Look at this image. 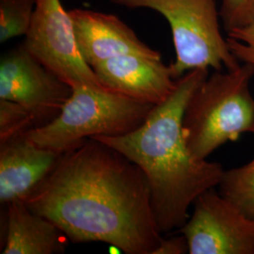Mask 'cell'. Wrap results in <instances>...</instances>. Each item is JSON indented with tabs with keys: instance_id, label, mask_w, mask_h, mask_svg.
Listing matches in <instances>:
<instances>
[{
	"instance_id": "6",
	"label": "cell",
	"mask_w": 254,
	"mask_h": 254,
	"mask_svg": "<svg viewBox=\"0 0 254 254\" xmlns=\"http://www.w3.org/2000/svg\"><path fill=\"white\" fill-rule=\"evenodd\" d=\"M24 45L72 88L79 84L103 86L82 57L73 19L61 0H36Z\"/></svg>"
},
{
	"instance_id": "11",
	"label": "cell",
	"mask_w": 254,
	"mask_h": 254,
	"mask_svg": "<svg viewBox=\"0 0 254 254\" xmlns=\"http://www.w3.org/2000/svg\"><path fill=\"white\" fill-rule=\"evenodd\" d=\"M61 154L32 143L25 135L0 144V202L24 200L54 169Z\"/></svg>"
},
{
	"instance_id": "3",
	"label": "cell",
	"mask_w": 254,
	"mask_h": 254,
	"mask_svg": "<svg viewBox=\"0 0 254 254\" xmlns=\"http://www.w3.org/2000/svg\"><path fill=\"white\" fill-rule=\"evenodd\" d=\"M254 67L208 75L192 94L183 117L186 143L198 159H206L218 147L236 141L254 127V98L250 84Z\"/></svg>"
},
{
	"instance_id": "8",
	"label": "cell",
	"mask_w": 254,
	"mask_h": 254,
	"mask_svg": "<svg viewBox=\"0 0 254 254\" xmlns=\"http://www.w3.org/2000/svg\"><path fill=\"white\" fill-rule=\"evenodd\" d=\"M180 233L190 254H254V219L215 189L202 193Z\"/></svg>"
},
{
	"instance_id": "12",
	"label": "cell",
	"mask_w": 254,
	"mask_h": 254,
	"mask_svg": "<svg viewBox=\"0 0 254 254\" xmlns=\"http://www.w3.org/2000/svg\"><path fill=\"white\" fill-rule=\"evenodd\" d=\"M5 236L2 254H62L70 243L53 221L27 206L23 200L5 204Z\"/></svg>"
},
{
	"instance_id": "16",
	"label": "cell",
	"mask_w": 254,
	"mask_h": 254,
	"mask_svg": "<svg viewBox=\"0 0 254 254\" xmlns=\"http://www.w3.org/2000/svg\"><path fill=\"white\" fill-rule=\"evenodd\" d=\"M222 27L229 32L254 20V0H219Z\"/></svg>"
},
{
	"instance_id": "1",
	"label": "cell",
	"mask_w": 254,
	"mask_h": 254,
	"mask_svg": "<svg viewBox=\"0 0 254 254\" xmlns=\"http://www.w3.org/2000/svg\"><path fill=\"white\" fill-rule=\"evenodd\" d=\"M24 201L73 244L101 242L126 254H153L162 240L144 173L95 138L62 154Z\"/></svg>"
},
{
	"instance_id": "13",
	"label": "cell",
	"mask_w": 254,
	"mask_h": 254,
	"mask_svg": "<svg viewBox=\"0 0 254 254\" xmlns=\"http://www.w3.org/2000/svg\"><path fill=\"white\" fill-rule=\"evenodd\" d=\"M218 188L222 197L254 219V158L242 167L225 171Z\"/></svg>"
},
{
	"instance_id": "15",
	"label": "cell",
	"mask_w": 254,
	"mask_h": 254,
	"mask_svg": "<svg viewBox=\"0 0 254 254\" xmlns=\"http://www.w3.org/2000/svg\"><path fill=\"white\" fill-rule=\"evenodd\" d=\"M31 114L14 102L0 99V144L36 127Z\"/></svg>"
},
{
	"instance_id": "9",
	"label": "cell",
	"mask_w": 254,
	"mask_h": 254,
	"mask_svg": "<svg viewBox=\"0 0 254 254\" xmlns=\"http://www.w3.org/2000/svg\"><path fill=\"white\" fill-rule=\"evenodd\" d=\"M92 69L107 89L153 106L167 100L177 85L171 66L162 58L124 55Z\"/></svg>"
},
{
	"instance_id": "19",
	"label": "cell",
	"mask_w": 254,
	"mask_h": 254,
	"mask_svg": "<svg viewBox=\"0 0 254 254\" xmlns=\"http://www.w3.org/2000/svg\"><path fill=\"white\" fill-rule=\"evenodd\" d=\"M251 133H253V134H254V128H253V129H252V132H251Z\"/></svg>"
},
{
	"instance_id": "14",
	"label": "cell",
	"mask_w": 254,
	"mask_h": 254,
	"mask_svg": "<svg viewBox=\"0 0 254 254\" xmlns=\"http://www.w3.org/2000/svg\"><path fill=\"white\" fill-rule=\"evenodd\" d=\"M36 6V0H0V43L25 36Z\"/></svg>"
},
{
	"instance_id": "10",
	"label": "cell",
	"mask_w": 254,
	"mask_h": 254,
	"mask_svg": "<svg viewBox=\"0 0 254 254\" xmlns=\"http://www.w3.org/2000/svg\"><path fill=\"white\" fill-rule=\"evenodd\" d=\"M69 11L82 57L91 68L124 55L162 58L158 51L144 44L132 28L113 14L84 9Z\"/></svg>"
},
{
	"instance_id": "5",
	"label": "cell",
	"mask_w": 254,
	"mask_h": 254,
	"mask_svg": "<svg viewBox=\"0 0 254 254\" xmlns=\"http://www.w3.org/2000/svg\"><path fill=\"white\" fill-rule=\"evenodd\" d=\"M127 9H149L167 20L173 35L175 79L195 69L232 71L240 62L230 50L221 32L217 0H109Z\"/></svg>"
},
{
	"instance_id": "7",
	"label": "cell",
	"mask_w": 254,
	"mask_h": 254,
	"mask_svg": "<svg viewBox=\"0 0 254 254\" xmlns=\"http://www.w3.org/2000/svg\"><path fill=\"white\" fill-rule=\"evenodd\" d=\"M72 91V87L31 54L24 43L0 59V99L27 109L36 127L53 121Z\"/></svg>"
},
{
	"instance_id": "17",
	"label": "cell",
	"mask_w": 254,
	"mask_h": 254,
	"mask_svg": "<svg viewBox=\"0 0 254 254\" xmlns=\"http://www.w3.org/2000/svg\"><path fill=\"white\" fill-rule=\"evenodd\" d=\"M227 41L231 52L239 62L254 67V20L227 32Z\"/></svg>"
},
{
	"instance_id": "18",
	"label": "cell",
	"mask_w": 254,
	"mask_h": 254,
	"mask_svg": "<svg viewBox=\"0 0 254 254\" xmlns=\"http://www.w3.org/2000/svg\"><path fill=\"white\" fill-rule=\"evenodd\" d=\"M189 254V244L184 235L174 236L168 239L162 238L161 242L153 253V254Z\"/></svg>"
},
{
	"instance_id": "4",
	"label": "cell",
	"mask_w": 254,
	"mask_h": 254,
	"mask_svg": "<svg viewBox=\"0 0 254 254\" xmlns=\"http://www.w3.org/2000/svg\"><path fill=\"white\" fill-rule=\"evenodd\" d=\"M72 90L53 121L25 134L29 141L62 155L91 137L127 135L140 127L154 108L104 86L79 84Z\"/></svg>"
},
{
	"instance_id": "2",
	"label": "cell",
	"mask_w": 254,
	"mask_h": 254,
	"mask_svg": "<svg viewBox=\"0 0 254 254\" xmlns=\"http://www.w3.org/2000/svg\"><path fill=\"white\" fill-rule=\"evenodd\" d=\"M208 75L207 69L185 73L169 98L154 106L136 130L124 136L91 137L117 150L144 173L154 219L162 234L180 230L190 218L191 204L218 187L225 172L219 163L196 158L183 135L187 105Z\"/></svg>"
}]
</instances>
